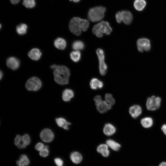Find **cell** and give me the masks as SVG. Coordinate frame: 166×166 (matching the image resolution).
<instances>
[{"label": "cell", "mask_w": 166, "mask_h": 166, "mask_svg": "<svg viewBox=\"0 0 166 166\" xmlns=\"http://www.w3.org/2000/svg\"><path fill=\"white\" fill-rule=\"evenodd\" d=\"M11 3L12 4H15L18 3L20 0H10Z\"/></svg>", "instance_id": "cell-39"}, {"label": "cell", "mask_w": 166, "mask_h": 166, "mask_svg": "<svg viewBox=\"0 0 166 166\" xmlns=\"http://www.w3.org/2000/svg\"><path fill=\"white\" fill-rule=\"evenodd\" d=\"M153 123V119L150 117L143 118L140 120L141 124L143 127L145 128H149L151 127Z\"/></svg>", "instance_id": "cell-21"}, {"label": "cell", "mask_w": 166, "mask_h": 166, "mask_svg": "<svg viewBox=\"0 0 166 166\" xmlns=\"http://www.w3.org/2000/svg\"><path fill=\"white\" fill-rule=\"evenodd\" d=\"M70 57L71 60L74 62H78L81 59V54L79 51H73L70 54Z\"/></svg>", "instance_id": "cell-29"}, {"label": "cell", "mask_w": 166, "mask_h": 166, "mask_svg": "<svg viewBox=\"0 0 166 166\" xmlns=\"http://www.w3.org/2000/svg\"><path fill=\"white\" fill-rule=\"evenodd\" d=\"M106 10V8L101 6L91 8L88 13V19L93 22L99 21L103 18Z\"/></svg>", "instance_id": "cell-4"}, {"label": "cell", "mask_w": 166, "mask_h": 166, "mask_svg": "<svg viewBox=\"0 0 166 166\" xmlns=\"http://www.w3.org/2000/svg\"><path fill=\"white\" fill-rule=\"evenodd\" d=\"M30 164V160L27 156L25 154L21 155L19 160L16 162L18 166H27Z\"/></svg>", "instance_id": "cell-23"}, {"label": "cell", "mask_w": 166, "mask_h": 166, "mask_svg": "<svg viewBox=\"0 0 166 166\" xmlns=\"http://www.w3.org/2000/svg\"><path fill=\"white\" fill-rule=\"evenodd\" d=\"M161 129L164 133L166 136V124H164L162 125Z\"/></svg>", "instance_id": "cell-38"}, {"label": "cell", "mask_w": 166, "mask_h": 166, "mask_svg": "<svg viewBox=\"0 0 166 166\" xmlns=\"http://www.w3.org/2000/svg\"><path fill=\"white\" fill-rule=\"evenodd\" d=\"M72 47L74 50L79 51L83 50L85 47L84 42L81 40H76L72 43Z\"/></svg>", "instance_id": "cell-27"}, {"label": "cell", "mask_w": 166, "mask_h": 166, "mask_svg": "<svg viewBox=\"0 0 166 166\" xmlns=\"http://www.w3.org/2000/svg\"><path fill=\"white\" fill-rule=\"evenodd\" d=\"M89 26V21L79 17H74L70 20L69 28L70 31L74 34L79 36L82 31H86Z\"/></svg>", "instance_id": "cell-1"}, {"label": "cell", "mask_w": 166, "mask_h": 166, "mask_svg": "<svg viewBox=\"0 0 166 166\" xmlns=\"http://www.w3.org/2000/svg\"><path fill=\"white\" fill-rule=\"evenodd\" d=\"M136 44L137 49L140 52H142L144 50L148 51L151 49L150 42L148 38H140L137 40Z\"/></svg>", "instance_id": "cell-8"}, {"label": "cell", "mask_w": 166, "mask_h": 166, "mask_svg": "<svg viewBox=\"0 0 166 166\" xmlns=\"http://www.w3.org/2000/svg\"><path fill=\"white\" fill-rule=\"evenodd\" d=\"M54 80L58 84L65 85L68 84L70 72L65 65H58L53 71Z\"/></svg>", "instance_id": "cell-2"}, {"label": "cell", "mask_w": 166, "mask_h": 166, "mask_svg": "<svg viewBox=\"0 0 166 166\" xmlns=\"http://www.w3.org/2000/svg\"><path fill=\"white\" fill-rule=\"evenodd\" d=\"M116 131L115 127L111 123H108L105 124L103 129L104 134L108 136L114 134Z\"/></svg>", "instance_id": "cell-15"}, {"label": "cell", "mask_w": 166, "mask_h": 166, "mask_svg": "<svg viewBox=\"0 0 166 166\" xmlns=\"http://www.w3.org/2000/svg\"><path fill=\"white\" fill-rule=\"evenodd\" d=\"M74 93L70 89H67L64 90L62 93V97L63 101L68 102L73 97Z\"/></svg>", "instance_id": "cell-17"}, {"label": "cell", "mask_w": 166, "mask_h": 166, "mask_svg": "<svg viewBox=\"0 0 166 166\" xmlns=\"http://www.w3.org/2000/svg\"><path fill=\"white\" fill-rule=\"evenodd\" d=\"M159 166H166V162H163L160 164Z\"/></svg>", "instance_id": "cell-41"}, {"label": "cell", "mask_w": 166, "mask_h": 166, "mask_svg": "<svg viewBox=\"0 0 166 166\" xmlns=\"http://www.w3.org/2000/svg\"><path fill=\"white\" fill-rule=\"evenodd\" d=\"M57 65L55 64H53L50 67L52 69H53L54 70L56 68L57 66Z\"/></svg>", "instance_id": "cell-40"}, {"label": "cell", "mask_w": 166, "mask_h": 166, "mask_svg": "<svg viewBox=\"0 0 166 166\" xmlns=\"http://www.w3.org/2000/svg\"><path fill=\"white\" fill-rule=\"evenodd\" d=\"M23 5L27 8H33L35 6L36 3L35 0H23Z\"/></svg>", "instance_id": "cell-31"}, {"label": "cell", "mask_w": 166, "mask_h": 166, "mask_svg": "<svg viewBox=\"0 0 166 166\" xmlns=\"http://www.w3.org/2000/svg\"><path fill=\"white\" fill-rule=\"evenodd\" d=\"M27 26L24 23H21L16 27V31L20 35H23L26 34L27 31Z\"/></svg>", "instance_id": "cell-28"}, {"label": "cell", "mask_w": 166, "mask_h": 166, "mask_svg": "<svg viewBox=\"0 0 166 166\" xmlns=\"http://www.w3.org/2000/svg\"><path fill=\"white\" fill-rule=\"evenodd\" d=\"M15 145L20 149L24 148L27 146L23 139L22 136L17 135L14 139Z\"/></svg>", "instance_id": "cell-24"}, {"label": "cell", "mask_w": 166, "mask_h": 166, "mask_svg": "<svg viewBox=\"0 0 166 166\" xmlns=\"http://www.w3.org/2000/svg\"><path fill=\"white\" fill-rule=\"evenodd\" d=\"M97 152L105 157L109 156L110 152L108 149V146L105 144H101L99 145L97 149Z\"/></svg>", "instance_id": "cell-20"}, {"label": "cell", "mask_w": 166, "mask_h": 166, "mask_svg": "<svg viewBox=\"0 0 166 166\" xmlns=\"http://www.w3.org/2000/svg\"><path fill=\"white\" fill-rule=\"evenodd\" d=\"M94 101H95V105L98 104L102 101V97L99 95H97L94 98Z\"/></svg>", "instance_id": "cell-37"}, {"label": "cell", "mask_w": 166, "mask_h": 166, "mask_svg": "<svg viewBox=\"0 0 166 166\" xmlns=\"http://www.w3.org/2000/svg\"><path fill=\"white\" fill-rule=\"evenodd\" d=\"M70 159L74 163L78 164L81 161L82 157L79 152H74L71 154Z\"/></svg>", "instance_id": "cell-22"}, {"label": "cell", "mask_w": 166, "mask_h": 166, "mask_svg": "<svg viewBox=\"0 0 166 166\" xmlns=\"http://www.w3.org/2000/svg\"><path fill=\"white\" fill-rule=\"evenodd\" d=\"M6 64L7 67L13 70H16L19 67V60L15 57H10L7 58Z\"/></svg>", "instance_id": "cell-10"}, {"label": "cell", "mask_w": 166, "mask_h": 166, "mask_svg": "<svg viewBox=\"0 0 166 166\" xmlns=\"http://www.w3.org/2000/svg\"><path fill=\"white\" fill-rule=\"evenodd\" d=\"M105 101L111 106L115 103V100L111 94L109 93L106 94L105 95Z\"/></svg>", "instance_id": "cell-30"}, {"label": "cell", "mask_w": 166, "mask_h": 166, "mask_svg": "<svg viewBox=\"0 0 166 166\" xmlns=\"http://www.w3.org/2000/svg\"><path fill=\"white\" fill-rule=\"evenodd\" d=\"M99 65V71L100 74L104 76L106 73L107 66L105 61V54L104 51L101 48H98L96 50Z\"/></svg>", "instance_id": "cell-5"}, {"label": "cell", "mask_w": 166, "mask_h": 166, "mask_svg": "<svg viewBox=\"0 0 166 166\" xmlns=\"http://www.w3.org/2000/svg\"><path fill=\"white\" fill-rule=\"evenodd\" d=\"M121 12L122 21L126 25L130 24L132 21L133 16L129 11L123 10Z\"/></svg>", "instance_id": "cell-13"}, {"label": "cell", "mask_w": 166, "mask_h": 166, "mask_svg": "<svg viewBox=\"0 0 166 166\" xmlns=\"http://www.w3.org/2000/svg\"><path fill=\"white\" fill-rule=\"evenodd\" d=\"M23 139L26 146L29 145L30 142V138L28 134H25L22 136Z\"/></svg>", "instance_id": "cell-33"}, {"label": "cell", "mask_w": 166, "mask_h": 166, "mask_svg": "<svg viewBox=\"0 0 166 166\" xmlns=\"http://www.w3.org/2000/svg\"><path fill=\"white\" fill-rule=\"evenodd\" d=\"M112 31V28L109 23L104 21L95 25L92 29L93 33L98 38L102 37L104 34L109 35Z\"/></svg>", "instance_id": "cell-3"}, {"label": "cell", "mask_w": 166, "mask_h": 166, "mask_svg": "<svg viewBox=\"0 0 166 166\" xmlns=\"http://www.w3.org/2000/svg\"><path fill=\"white\" fill-rule=\"evenodd\" d=\"M45 145L42 143L39 142L37 143L35 146V149L38 151H40L44 148Z\"/></svg>", "instance_id": "cell-35"}, {"label": "cell", "mask_w": 166, "mask_h": 166, "mask_svg": "<svg viewBox=\"0 0 166 166\" xmlns=\"http://www.w3.org/2000/svg\"><path fill=\"white\" fill-rule=\"evenodd\" d=\"M129 112L131 116L135 119L140 115L142 112V109L139 105H134L129 108Z\"/></svg>", "instance_id": "cell-11"}, {"label": "cell", "mask_w": 166, "mask_h": 166, "mask_svg": "<svg viewBox=\"0 0 166 166\" xmlns=\"http://www.w3.org/2000/svg\"><path fill=\"white\" fill-rule=\"evenodd\" d=\"M54 161L57 166H62L63 163V161L59 158H57L54 159Z\"/></svg>", "instance_id": "cell-36"}, {"label": "cell", "mask_w": 166, "mask_h": 166, "mask_svg": "<svg viewBox=\"0 0 166 166\" xmlns=\"http://www.w3.org/2000/svg\"><path fill=\"white\" fill-rule=\"evenodd\" d=\"M28 55L32 60L38 61L41 58L42 53L39 49L34 48L32 49L28 53Z\"/></svg>", "instance_id": "cell-14"}, {"label": "cell", "mask_w": 166, "mask_h": 166, "mask_svg": "<svg viewBox=\"0 0 166 166\" xmlns=\"http://www.w3.org/2000/svg\"><path fill=\"white\" fill-rule=\"evenodd\" d=\"M116 19L118 23H121L122 22L121 12L119 11L116 13L115 15Z\"/></svg>", "instance_id": "cell-34"}, {"label": "cell", "mask_w": 166, "mask_h": 166, "mask_svg": "<svg viewBox=\"0 0 166 166\" xmlns=\"http://www.w3.org/2000/svg\"><path fill=\"white\" fill-rule=\"evenodd\" d=\"M106 144L113 150L115 151L119 150L121 147L118 143L112 139H108L106 141Z\"/></svg>", "instance_id": "cell-25"}, {"label": "cell", "mask_w": 166, "mask_h": 166, "mask_svg": "<svg viewBox=\"0 0 166 166\" xmlns=\"http://www.w3.org/2000/svg\"><path fill=\"white\" fill-rule=\"evenodd\" d=\"M40 137L44 142L49 143L52 141L54 138V134L49 128L43 129L40 133Z\"/></svg>", "instance_id": "cell-9"}, {"label": "cell", "mask_w": 166, "mask_h": 166, "mask_svg": "<svg viewBox=\"0 0 166 166\" xmlns=\"http://www.w3.org/2000/svg\"><path fill=\"white\" fill-rule=\"evenodd\" d=\"M55 121L59 127H61L66 130L69 129V125L71 124L70 122L62 117L57 118L55 119Z\"/></svg>", "instance_id": "cell-19"}, {"label": "cell", "mask_w": 166, "mask_h": 166, "mask_svg": "<svg viewBox=\"0 0 166 166\" xmlns=\"http://www.w3.org/2000/svg\"><path fill=\"white\" fill-rule=\"evenodd\" d=\"M42 86L41 80L38 77H34L29 78L26 81L25 86L30 91H35L39 90Z\"/></svg>", "instance_id": "cell-6"}, {"label": "cell", "mask_w": 166, "mask_h": 166, "mask_svg": "<svg viewBox=\"0 0 166 166\" xmlns=\"http://www.w3.org/2000/svg\"><path fill=\"white\" fill-rule=\"evenodd\" d=\"M3 72H2L1 70H0V80H1L2 77H3Z\"/></svg>", "instance_id": "cell-42"}, {"label": "cell", "mask_w": 166, "mask_h": 166, "mask_svg": "<svg viewBox=\"0 0 166 166\" xmlns=\"http://www.w3.org/2000/svg\"><path fill=\"white\" fill-rule=\"evenodd\" d=\"M103 82L96 78H93L90 82V87L93 90L101 89L103 88Z\"/></svg>", "instance_id": "cell-16"}, {"label": "cell", "mask_w": 166, "mask_h": 166, "mask_svg": "<svg viewBox=\"0 0 166 166\" xmlns=\"http://www.w3.org/2000/svg\"><path fill=\"white\" fill-rule=\"evenodd\" d=\"M49 147L47 145L45 146L39 152L40 155L42 157L47 156L49 154Z\"/></svg>", "instance_id": "cell-32"}, {"label": "cell", "mask_w": 166, "mask_h": 166, "mask_svg": "<svg viewBox=\"0 0 166 166\" xmlns=\"http://www.w3.org/2000/svg\"><path fill=\"white\" fill-rule=\"evenodd\" d=\"M80 0H69L71 1H73L75 2H79Z\"/></svg>", "instance_id": "cell-43"}, {"label": "cell", "mask_w": 166, "mask_h": 166, "mask_svg": "<svg viewBox=\"0 0 166 166\" xmlns=\"http://www.w3.org/2000/svg\"><path fill=\"white\" fill-rule=\"evenodd\" d=\"M146 4L145 0H135L134 2V6L137 10L141 11L145 7Z\"/></svg>", "instance_id": "cell-26"}, {"label": "cell", "mask_w": 166, "mask_h": 166, "mask_svg": "<svg viewBox=\"0 0 166 166\" xmlns=\"http://www.w3.org/2000/svg\"><path fill=\"white\" fill-rule=\"evenodd\" d=\"M54 44L56 48L60 50H63L66 47L67 42L64 39L58 38L54 40Z\"/></svg>", "instance_id": "cell-18"}, {"label": "cell", "mask_w": 166, "mask_h": 166, "mask_svg": "<svg viewBox=\"0 0 166 166\" xmlns=\"http://www.w3.org/2000/svg\"><path fill=\"white\" fill-rule=\"evenodd\" d=\"M161 101V98L152 96L148 98L146 102L147 109L149 111H154L159 108Z\"/></svg>", "instance_id": "cell-7"}, {"label": "cell", "mask_w": 166, "mask_h": 166, "mask_svg": "<svg viewBox=\"0 0 166 166\" xmlns=\"http://www.w3.org/2000/svg\"><path fill=\"white\" fill-rule=\"evenodd\" d=\"M97 111L101 113L107 112L111 108V105L107 103L105 101H102L96 105Z\"/></svg>", "instance_id": "cell-12"}]
</instances>
